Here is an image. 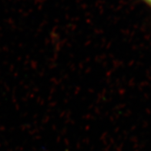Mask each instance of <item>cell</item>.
Returning a JSON list of instances; mask_svg holds the SVG:
<instances>
[{"instance_id": "6da1fadb", "label": "cell", "mask_w": 151, "mask_h": 151, "mask_svg": "<svg viewBox=\"0 0 151 151\" xmlns=\"http://www.w3.org/2000/svg\"><path fill=\"white\" fill-rule=\"evenodd\" d=\"M143 1L151 9V0H143Z\"/></svg>"}]
</instances>
